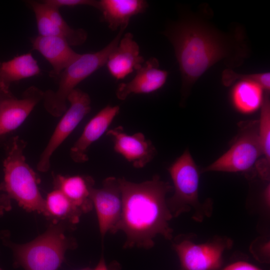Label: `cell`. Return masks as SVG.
Wrapping results in <instances>:
<instances>
[{"instance_id":"1","label":"cell","mask_w":270,"mask_h":270,"mask_svg":"<svg viewBox=\"0 0 270 270\" xmlns=\"http://www.w3.org/2000/svg\"><path fill=\"white\" fill-rule=\"evenodd\" d=\"M206 9L180 10L178 17L164 31L174 49L181 76V103L192 87L210 67L219 62L232 69L242 65L250 54L244 30L240 26L229 32L220 30L210 20Z\"/></svg>"},{"instance_id":"2","label":"cell","mask_w":270,"mask_h":270,"mask_svg":"<svg viewBox=\"0 0 270 270\" xmlns=\"http://www.w3.org/2000/svg\"><path fill=\"white\" fill-rule=\"evenodd\" d=\"M122 194V209L116 232L126 237L124 248H152L155 237L170 240L173 230L169 222L173 218L168 208L166 194L173 190L159 176L137 183L118 178Z\"/></svg>"},{"instance_id":"3","label":"cell","mask_w":270,"mask_h":270,"mask_svg":"<svg viewBox=\"0 0 270 270\" xmlns=\"http://www.w3.org/2000/svg\"><path fill=\"white\" fill-rule=\"evenodd\" d=\"M26 142L16 136L8 144L4 165V191L26 210L44 214L45 199L38 188L36 174L26 162L24 150Z\"/></svg>"},{"instance_id":"4","label":"cell","mask_w":270,"mask_h":270,"mask_svg":"<svg viewBox=\"0 0 270 270\" xmlns=\"http://www.w3.org/2000/svg\"><path fill=\"white\" fill-rule=\"evenodd\" d=\"M174 191L167 204L172 217L191 212L192 218L202 222L211 215L212 202L198 198L200 172L188 150H186L168 168Z\"/></svg>"},{"instance_id":"5","label":"cell","mask_w":270,"mask_h":270,"mask_svg":"<svg viewBox=\"0 0 270 270\" xmlns=\"http://www.w3.org/2000/svg\"><path fill=\"white\" fill-rule=\"evenodd\" d=\"M126 29L120 28L114 38L100 50L80 54L61 73L58 89L44 92V107L50 114L59 117L64 113L70 94L81 82L106 64L110 54L118 44Z\"/></svg>"},{"instance_id":"6","label":"cell","mask_w":270,"mask_h":270,"mask_svg":"<svg viewBox=\"0 0 270 270\" xmlns=\"http://www.w3.org/2000/svg\"><path fill=\"white\" fill-rule=\"evenodd\" d=\"M64 228L62 224H54L32 242L13 244L15 265L25 270H58L66 250L72 245Z\"/></svg>"},{"instance_id":"7","label":"cell","mask_w":270,"mask_h":270,"mask_svg":"<svg viewBox=\"0 0 270 270\" xmlns=\"http://www.w3.org/2000/svg\"><path fill=\"white\" fill-rule=\"evenodd\" d=\"M258 121L242 123L230 148L202 170L206 172H248L262 155L258 135Z\"/></svg>"},{"instance_id":"8","label":"cell","mask_w":270,"mask_h":270,"mask_svg":"<svg viewBox=\"0 0 270 270\" xmlns=\"http://www.w3.org/2000/svg\"><path fill=\"white\" fill-rule=\"evenodd\" d=\"M232 240L215 236L206 242L196 244L182 238L173 244L182 270H218L222 264L224 252L230 248Z\"/></svg>"},{"instance_id":"9","label":"cell","mask_w":270,"mask_h":270,"mask_svg":"<svg viewBox=\"0 0 270 270\" xmlns=\"http://www.w3.org/2000/svg\"><path fill=\"white\" fill-rule=\"evenodd\" d=\"M68 100L70 106L62 114L40 157L36 168L40 172L49 170L53 153L90 111V96L79 88H76L70 94Z\"/></svg>"},{"instance_id":"10","label":"cell","mask_w":270,"mask_h":270,"mask_svg":"<svg viewBox=\"0 0 270 270\" xmlns=\"http://www.w3.org/2000/svg\"><path fill=\"white\" fill-rule=\"evenodd\" d=\"M90 198L96 211L102 239L108 232L115 234L120 220L122 199L118 178L110 176L104 179L100 188L90 189Z\"/></svg>"},{"instance_id":"11","label":"cell","mask_w":270,"mask_h":270,"mask_svg":"<svg viewBox=\"0 0 270 270\" xmlns=\"http://www.w3.org/2000/svg\"><path fill=\"white\" fill-rule=\"evenodd\" d=\"M44 92L35 86L28 87L22 98L14 97L10 92L0 93V137L18 128L36 106L43 100Z\"/></svg>"},{"instance_id":"12","label":"cell","mask_w":270,"mask_h":270,"mask_svg":"<svg viewBox=\"0 0 270 270\" xmlns=\"http://www.w3.org/2000/svg\"><path fill=\"white\" fill-rule=\"evenodd\" d=\"M106 133L112 140L114 151L135 168L144 167L156 154V148L152 142L140 132L129 134L122 126H118Z\"/></svg>"},{"instance_id":"13","label":"cell","mask_w":270,"mask_h":270,"mask_svg":"<svg viewBox=\"0 0 270 270\" xmlns=\"http://www.w3.org/2000/svg\"><path fill=\"white\" fill-rule=\"evenodd\" d=\"M168 75L166 71L159 68L158 60L151 58L136 70L131 80L118 85L116 92V97L124 100L131 94H147L155 92L164 85Z\"/></svg>"},{"instance_id":"14","label":"cell","mask_w":270,"mask_h":270,"mask_svg":"<svg viewBox=\"0 0 270 270\" xmlns=\"http://www.w3.org/2000/svg\"><path fill=\"white\" fill-rule=\"evenodd\" d=\"M120 110L118 106L108 105L92 118L70 148V156L74 162L83 163L88 160V148L107 132Z\"/></svg>"},{"instance_id":"15","label":"cell","mask_w":270,"mask_h":270,"mask_svg":"<svg viewBox=\"0 0 270 270\" xmlns=\"http://www.w3.org/2000/svg\"><path fill=\"white\" fill-rule=\"evenodd\" d=\"M144 62L132 34L127 32L110 54L106 64L110 74L119 80L137 70Z\"/></svg>"},{"instance_id":"16","label":"cell","mask_w":270,"mask_h":270,"mask_svg":"<svg viewBox=\"0 0 270 270\" xmlns=\"http://www.w3.org/2000/svg\"><path fill=\"white\" fill-rule=\"evenodd\" d=\"M32 49L38 52L51 64L50 78L58 79L62 71L79 56L63 38L38 36L32 40Z\"/></svg>"},{"instance_id":"17","label":"cell","mask_w":270,"mask_h":270,"mask_svg":"<svg viewBox=\"0 0 270 270\" xmlns=\"http://www.w3.org/2000/svg\"><path fill=\"white\" fill-rule=\"evenodd\" d=\"M148 6L144 0H100L97 8L112 30L127 28L130 18L144 12Z\"/></svg>"},{"instance_id":"18","label":"cell","mask_w":270,"mask_h":270,"mask_svg":"<svg viewBox=\"0 0 270 270\" xmlns=\"http://www.w3.org/2000/svg\"><path fill=\"white\" fill-rule=\"evenodd\" d=\"M94 184V180L88 176L58 175L54 179L55 188L60 190L82 213L92 209L90 196Z\"/></svg>"},{"instance_id":"19","label":"cell","mask_w":270,"mask_h":270,"mask_svg":"<svg viewBox=\"0 0 270 270\" xmlns=\"http://www.w3.org/2000/svg\"><path fill=\"white\" fill-rule=\"evenodd\" d=\"M40 69L31 53L24 54L0 62V86L6 92L10 84L21 80L38 75Z\"/></svg>"},{"instance_id":"20","label":"cell","mask_w":270,"mask_h":270,"mask_svg":"<svg viewBox=\"0 0 270 270\" xmlns=\"http://www.w3.org/2000/svg\"><path fill=\"white\" fill-rule=\"evenodd\" d=\"M260 106L258 135L264 157L258 161L256 168L260 176L268 180L270 178V102L268 92H265Z\"/></svg>"},{"instance_id":"21","label":"cell","mask_w":270,"mask_h":270,"mask_svg":"<svg viewBox=\"0 0 270 270\" xmlns=\"http://www.w3.org/2000/svg\"><path fill=\"white\" fill-rule=\"evenodd\" d=\"M82 213L59 190L55 188L45 199L44 214L54 220H66L71 224L78 222Z\"/></svg>"},{"instance_id":"22","label":"cell","mask_w":270,"mask_h":270,"mask_svg":"<svg viewBox=\"0 0 270 270\" xmlns=\"http://www.w3.org/2000/svg\"><path fill=\"white\" fill-rule=\"evenodd\" d=\"M262 88L258 84L241 81L234 88L232 99L236 108L244 113H250L261 106Z\"/></svg>"},{"instance_id":"23","label":"cell","mask_w":270,"mask_h":270,"mask_svg":"<svg viewBox=\"0 0 270 270\" xmlns=\"http://www.w3.org/2000/svg\"><path fill=\"white\" fill-rule=\"evenodd\" d=\"M42 4L46 12L58 26L63 38L70 46H80L86 41L88 37L86 30L71 28L61 16L59 10Z\"/></svg>"},{"instance_id":"24","label":"cell","mask_w":270,"mask_h":270,"mask_svg":"<svg viewBox=\"0 0 270 270\" xmlns=\"http://www.w3.org/2000/svg\"><path fill=\"white\" fill-rule=\"evenodd\" d=\"M28 3L34 13L39 36L63 38L58 26L46 12L42 2L30 0Z\"/></svg>"},{"instance_id":"25","label":"cell","mask_w":270,"mask_h":270,"mask_svg":"<svg viewBox=\"0 0 270 270\" xmlns=\"http://www.w3.org/2000/svg\"><path fill=\"white\" fill-rule=\"evenodd\" d=\"M248 81L260 85L265 92H270V74L269 72L242 74L236 72L230 68L225 69L222 73V82L226 86H229L236 80Z\"/></svg>"},{"instance_id":"26","label":"cell","mask_w":270,"mask_h":270,"mask_svg":"<svg viewBox=\"0 0 270 270\" xmlns=\"http://www.w3.org/2000/svg\"><path fill=\"white\" fill-rule=\"evenodd\" d=\"M45 4L59 10L60 8L74 7L78 6H88L97 8L98 1L92 0H46Z\"/></svg>"},{"instance_id":"27","label":"cell","mask_w":270,"mask_h":270,"mask_svg":"<svg viewBox=\"0 0 270 270\" xmlns=\"http://www.w3.org/2000/svg\"><path fill=\"white\" fill-rule=\"evenodd\" d=\"M251 252L255 258L264 262H268L270 260V242L262 239L257 240L252 244Z\"/></svg>"},{"instance_id":"28","label":"cell","mask_w":270,"mask_h":270,"mask_svg":"<svg viewBox=\"0 0 270 270\" xmlns=\"http://www.w3.org/2000/svg\"><path fill=\"white\" fill-rule=\"evenodd\" d=\"M222 270H262L258 267L246 262L238 261L232 263Z\"/></svg>"},{"instance_id":"29","label":"cell","mask_w":270,"mask_h":270,"mask_svg":"<svg viewBox=\"0 0 270 270\" xmlns=\"http://www.w3.org/2000/svg\"><path fill=\"white\" fill-rule=\"evenodd\" d=\"M4 191L2 185L0 184V192ZM10 208V198L6 195L0 196V215Z\"/></svg>"},{"instance_id":"30","label":"cell","mask_w":270,"mask_h":270,"mask_svg":"<svg viewBox=\"0 0 270 270\" xmlns=\"http://www.w3.org/2000/svg\"><path fill=\"white\" fill-rule=\"evenodd\" d=\"M93 270H108L103 256H101L98 264Z\"/></svg>"},{"instance_id":"31","label":"cell","mask_w":270,"mask_h":270,"mask_svg":"<svg viewBox=\"0 0 270 270\" xmlns=\"http://www.w3.org/2000/svg\"><path fill=\"white\" fill-rule=\"evenodd\" d=\"M264 200L268 206L270 205V185H268L264 191Z\"/></svg>"},{"instance_id":"32","label":"cell","mask_w":270,"mask_h":270,"mask_svg":"<svg viewBox=\"0 0 270 270\" xmlns=\"http://www.w3.org/2000/svg\"><path fill=\"white\" fill-rule=\"evenodd\" d=\"M93 270V269H92V268H90L87 267V268H82V269H80V270Z\"/></svg>"},{"instance_id":"33","label":"cell","mask_w":270,"mask_h":270,"mask_svg":"<svg viewBox=\"0 0 270 270\" xmlns=\"http://www.w3.org/2000/svg\"><path fill=\"white\" fill-rule=\"evenodd\" d=\"M2 91H3V90H2V88H1L0 86V93ZM3 92H4V91H3Z\"/></svg>"},{"instance_id":"34","label":"cell","mask_w":270,"mask_h":270,"mask_svg":"<svg viewBox=\"0 0 270 270\" xmlns=\"http://www.w3.org/2000/svg\"><path fill=\"white\" fill-rule=\"evenodd\" d=\"M0 270H4L1 268H0Z\"/></svg>"}]
</instances>
